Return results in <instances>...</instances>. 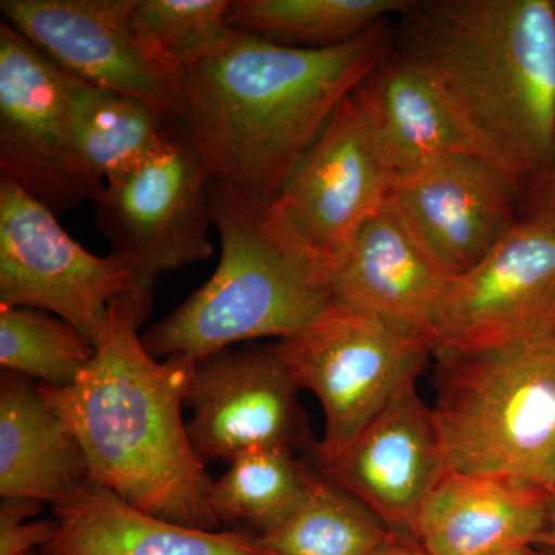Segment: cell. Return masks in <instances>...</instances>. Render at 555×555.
<instances>
[{
    "label": "cell",
    "mask_w": 555,
    "mask_h": 555,
    "mask_svg": "<svg viewBox=\"0 0 555 555\" xmlns=\"http://www.w3.org/2000/svg\"><path fill=\"white\" fill-rule=\"evenodd\" d=\"M390 53L379 24L326 49L238 36L185 73L177 124L211 181L272 203L334 113Z\"/></svg>",
    "instance_id": "cell-1"
},
{
    "label": "cell",
    "mask_w": 555,
    "mask_h": 555,
    "mask_svg": "<svg viewBox=\"0 0 555 555\" xmlns=\"http://www.w3.org/2000/svg\"><path fill=\"white\" fill-rule=\"evenodd\" d=\"M152 306L139 292L116 298L86 371L72 386L39 385L40 392L79 441L91 483L152 516L221 531L214 478L182 418L195 361L150 356L139 327Z\"/></svg>",
    "instance_id": "cell-2"
},
{
    "label": "cell",
    "mask_w": 555,
    "mask_h": 555,
    "mask_svg": "<svg viewBox=\"0 0 555 555\" xmlns=\"http://www.w3.org/2000/svg\"><path fill=\"white\" fill-rule=\"evenodd\" d=\"M403 16V51L486 153L534 185L555 158V2L434 0Z\"/></svg>",
    "instance_id": "cell-3"
},
{
    "label": "cell",
    "mask_w": 555,
    "mask_h": 555,
    "mask_svg": "<svg viewBox=\"0 0 555 555\" xmlns=\"http://www.w3.org/2000/svg\"><path fill=\"white\" fill-rule=\"evenodd\" d=\"M221 259L210 280L141 335L150 356L192 361L240 343L298 335L332 305V272L272 203L210 184Z\"/></svg>",
    "instance_id": "cell-4"
},
{
    "label": "cell",
    "mask_w": 555,
    "mask_h": 555,
    "mask_svg": "<svg viewBox=\"0 0 555 555\" xmlns=\"http://www.w3.org/2000/svg\"><path fill=\"white\" fill-rule=\"evenodd\" d=\"M436 358L433 411L449 469L517 478L555 496V332Z\"/></svg>",
    "instance_id": "cell-5"
},
{
    "label": "cell",
    "mask_w": 555,
    "mask_h": 555,
    "mask_svg": "<svg viewBox=\"0 0 555 555\" xmlns=\"http://www.w3.org/2000/svg\"><path fill=\"white\" fill-rule=\"evenodd\" d=\"M273 345L299 389L323 408V437L310 449L315 467L341 455L434 356L429 338L337 305Z\"/></svg>",
    "instance_id": "cell-6"
},
{
    "label": "cell",
    "mask_w": 555,
    "mask_h": 555,
    "mask_svg": "<svg viewBox=\"0 0 555 555\" xmlns=\"http://www.w3.org/2000/svg\"><path fill=\"white\" fill-rule=\"evenodd\" d=\"M210 184L206 163L178 127L147 163L105 185L94 203L98 229L112 254L133 269L142 295L153 297L166 273L214 255Z\"/></svg>",
    "instance_id": "cell-7"
},
{
    "label": "cell",
    "mask_w": 555,
    "mask_h": 555,
    "mask_svg": "<svg viewBox=\"0 0 555 555\" xmlns=\"http://www.w3.org/2000/svg\"><path fill=\"white\" fill-rule=\"evenodd\" d=\"M130 292L137 278L122 258L90 254L53 211L0 178V306L60 317L96 346L109 305Z\"/></svg>",
    "instance_id": "cell-8"
},
{
    "label": "cell",
    "mask_w": 555,
    "mask_h": 555,
    "mask_svg": "<svg viewBox=\"0 0 555 555\" xmlns=\"http://www.w3.org/2000/svg\"><path fill=\"white\" fill-rule=\"evenodd\" d=\"M72 79L9 22L0 24V178L56 217L96 203L105 189L76 155Z\"/></svg>",
    "instance_id": "cell-9"
},
{
    "label": "cell",
    "mask_w": 555,
    "mask_h": 555,
    "mask_svg": "<svg viewBox=\"0 0 555 555\" xmlns=\"http://www.w3.org/2000/svg\"><path fill=\"white\" fill-rule=\"evenodd\" d=\"M554 332L555 225L526 215L473 269L449 280L429 338L436 357Z\"/></svg>",
    "instance_id": "cell-10"
},
{
    "label": "cell",
    "mask_w": 555,
    "mask_h": 555,
    "mask_svg": "<svg viewBox=\"0 0 555 555\" xmlns=\"http://www.w3.org/2000/svg\"><path fill=\"white\" fill-rule=\"evenodd\" d=\"M299 386L275 345L228 349L195 361L185 397L192 447L204 463L257 448L312 449Z\"/></svg>",
    "instance_id": "cell-11"
},
{
    "label": "cell",
    "mask_w": 555,
    "mask_h": 555,
    "mask_svg": "<svg viewBox=\"0 0 555 555\" xmlns=\"http://www.w3.org/2000/svg\"><path fill=\"white\" fill-rule=\"evenodd\" d=\"M392 178L352 94L281 185L273 208L295 238L334 270L386 203Z\"/></svg>",
    "instance_id": "cell-12"
},
{
    "label": "cell",
    "mask_w": 555,
    "mask_h": 555,
    "mask_svg": "<svg viewBox=\"0 0 555 555\" xmlns=\"http://www.w3.org/2000/svg\"><path fill=\"white\" fill-rule=\"evenodd\" d=\"M138 0H2L11 27L83 82L145 102L177 122L181 82L134 30Z\"/></svg>",
    "instance_id": "cell-13"
},
{
    "label": "cell",
    "mask_w": 555,
    "mask_h": 555,
    "mask_svg": "<svg viewBox=\"0 0 555 555\" xmlns=\"http://www.w3.org/2000/svg\"><path fill=\"white\" fill-rule=\"evenodd\" d=\"M521 185L499 160L460 153L397 179L387 199L427 257L452 280L520 222Z\"/></svg>",
    "instance_id": "cell-14"
},
{
    "label": "cell",
    "mask_w": 555,
    "mask_h": 555,
    "mask_svg": "<svg viewBox=\"0 0 555 555\" xmlns=\"http://www.w3.org/2000/svg\"><path fill=\"white\" fill-rule=\"evenodd\" d=\"M315 469L393 534L411 539L423 503L449 470L433 408L416 382L401 387L341 455Z\"/></svg>",
    "instance_id": "cell-15"
},
{
    "label": "cell",
    "mask_w": 555,
    "mask_h": 555,
    "mask_svg": "<svg viewBox=\"0 0 555 555\" xmlns=\"http://www.w3.org/2000/svg\"><path fill=\"white\" fill-rule=\"evenodd\" d=\"M352 100L392 182L460 153L489 156L436 79L406 51L387 54Z\"/></svg>",
    "instance_id": "cell-16"
},
{
    "label": "cell",
    "mask_w": 555,
    "mask_h": 555,
    "mask_svg": "<svg viewBox=\"0 0 555 555\" xmlns=\"http://www.w3.org/2000/svg\"><path fill=\"white\" fill-rule=\"evenodd\" d=\"M449 280L387 199L332 270V298L429 338Z\"/></svg>",
    "instance_id": "cell-17"
},
{
    "label": "cell",
    "mask_w": 555,
    "mask_h": 555,
    "mask_svg": "<svg viewBox=\"0 0 555 555\" xmlns=\"http://www.w3.org/2000/svg\"><path fill=\"white\" fill-rule=\"evenodd\" d=\"M550 499L517 478L449 469L423 503L411 539L429 555H495L535 546Z\"/></svg>",
    "instance_id": "cell-18"
},
{
    "label": "cell",
    "mask_w": 555,
    "mask_h": 555,
    "mask_svg": "<svg viewBox=\"0 0 555 555\" xmlns=\"http://www.w3.org/2000/svg\"><path fill=\"white\" fill-rule=\"evenodd\" d=\"M53 514L56 532L40 555H269L254 535L173 524L91 481Z\"/></svg>",
    "instance_id": "cell-19"
},
{
    "label": "cell",
    "mask_w": 555,
    "mask_h": 555,
    "mask_svg": "<svg viewBox=\"0 0 555 555\" xmlns=\"http://www.w3.org/2000/svg\"><path fill=\"white\" fill-rule=\"evenodd\" d=\"M90 481L79 441L40 392L13 372L0 379V495L60 506Z\"/></svg>",
    "instance_id": "cell-20"
},
{
    "label": "cell",
    "mask_w": 555,
    "mask_h": 555,
    "mask_svg": "<svg viewBox=\"0 0 555 555\" xmlns=\"http://www.w3.org/2000/svg\"><path fill=\"white\" fill-rule=\"evenodd\" d=\"M177 129V122L145 102L73 76V144L90 177L102 185L138 170Z\"/></svg>",
    "instance_id": "cell-21"
},
{
    "label": "cell",
    "mask_w": 555,
    "mask_h": 555,
    "mask_svg": "<svg viewBox=\"0 0 555 555\" xmlns=\"http://www.w3.org/2000/svg\"><path fill=\"white\" fill-rule=\"evenodd\" d=\"M228 463L211 485V511L221 529L254 537L268 534L297 509L313 474L287 448L250 449Z\"/></svg>",
    "instance_id": "cell-22"
},
{
    "label": "cell",
    "mask_w": 555,
    "mask_h": 555,
    "mask_svg": "<svg viewBox=\"0 0 555 555\" xmlns=\"http://www.w3.org/2000/svg\"><path fill=\"white\" fill-rule=\"evenodd\" d=\"M397 537L356 496L313 467L297 509L255 540L269 555H372Z\"/></svg>",
    "instance_id": "cell-23"
},
{
    "label": "cell",
    "mask_w": 555,
    "mask_h": 555,
    "mask_svg": "<svg viewBox=\"0 0 555 555\" xmlns=\"http://www.w3.org/2000/svg\"><path fill=\"white\" fill-rule=\"evenodd\" d=\"M408 0H233L228 21L235 30L297 49H326L358 38Z\"/></svg>",
    "instance_id": "cell-24"
},
{
    "label": "cell",
    "mask_w": 555,
    "mask_h": 555,
    "mask_svg": "<svg viewBox=\"0 0 555 555\" xmlns=\"http://www.w3.org/2000/svg\"><path fill=\"white\" fill-rule=\"evenodd\" d=\"M96 346L67 321L43 310L0 306V364L3 371L47 387L72 386Z\"/></svg>",
    "instance_id": "cell-25"
},
{
    "label": "cell",
    "mask_w": 555,
    "mask_h": 555,
    "mask_svg": "<svg viewBox=\"0 0 555 555\" xmlns=\"http://www.w3.org/2000/svg\"><path fill=\"white\" fill-rule=\"evenodd\" d=\"M230 0H138L133 25L145 49L181 82L238 36Z\"/></svg>",
    "instance_id": "cell-26"
},
{
    "label": "cell",
    "mask_w": 555,
    "mask_h": 555,
    "mask_svg": "<svg viewBox=\"0 0 555 555\" xmlns=\"http://www.w3.org/2000/svg\"><path fill=\"white\" fill-rule=\"evenodd\" d=\"M42 503L30 499H2L0 503V555L30 554L56 532V520L27 521L38 516Z\"/></svg>",
    "instance_id": "cell-27"
},
{
    "label": "cell",
    "mask_w": 555,
    "mask_h": 555,
    "mask_svg": "<svg viewBox=\"0 0 555 555\" xmlns=\"http://www.w3.org/2000/svg\"><path fill=\"white\" fill-rule=\"evenodd\" d=\"M529 217L545 219L555 225V158L550 169L532 185Z\"/></svg>",
    "instance_id": "cell-28"
},
{
    "label": "cell",
    "mask_w": 555,
    "mask_h": 555,
    "mask_svg": "<svg viewBox=\"0 0 555 555\" xmlns=\"http://www.w3.org/2000/svg\"><path fill=\"white\" fill-rule=\"evenodd\" d=\"M372 555H429L418 543L408 537H397L392 542L379 547L377 553Z\"/></svg>",
    "instance_id": "cell-29"
},
{
    "label": "cell",
    "mask_w": 555,
    "mask_h": 555,
    "mask_svg": "<svg viewBox=\"0 0 555 555\" xmlns=\"http://www.w3.org/2000/svg\"><path fill=\"white\" fill-rule=\"evenodd\" d=\"M539 545L550 547L555 553V496H551L547 505L545 531L540 537Z\"/></svg>",
    "instance_id": "cell-30"
},
{
    "label": "cell",
    "mask_w": 555,
    "mask_h": 555,
    "mask_svg": "<svg viewBox=\"0 0 555 555\" xmlns=\"http://www.w3.org/2000/svg\"><path fill=\"white\" fill-rule=\"evenodd\" d=\"M495 555H550V554L540 553V551L535 550V546H518V547H513V550L503 551V553H499Z\"/></svg>",
    "instance_id": "cell-31"
},
{
    "label": "cell",
    "mask_w": 555,
    "mask_h": 555,
    "mask_svg": "<svg viewBox=\"0 0 555 555\" xmlns=\"http://www.w3.org/2000/svg\"><path fill=\"white\" fill-rule=\"evenodd\" d=\"M25 555H35V554H31V553H30V554H25Z\"/></svg>",
    "instance_id": "cell-32"
},
{
    "label": "cell",
    "mask_w": 555,
    "mask_h": 555,
    "mask_svg": "<svg viewBox=\"0 0 555 555\" xmlns=\"http://www.w3.org/2000/svg\"><path fill=\"white\" fill-rule=\"evenodd\" d=\"M550 555H555V553L554 554H550Z\"/></svg>",
    "instance_id": "cell-33"
}]
</instances>
